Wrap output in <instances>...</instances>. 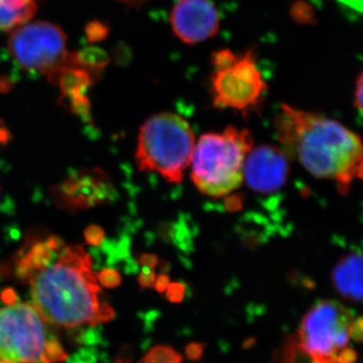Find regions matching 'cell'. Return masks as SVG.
<instances>
[{
    "mask_svg": "<svg viewBox=\"0 0 363 363\" xmlns=\"http://www.w3.org/2000/svg\"><path fill=\"white\" fill-rule=\"evenodd\" d=\"M274 128L285 154L316 178L337 184L341 194L362 178V140L338 121L281 104Z\"/></svg>",
    "mask_w": 363,
    "mask_h": 363,
    "instance_id": "cell-2",
    "label": "cell"
},
{
    "mask_svg": "<svg viewBox=\"0 0 363 363\" xmlns=\"http://www.w3.org/2000/svg\"><path fill=\"white\" fill-rule=\"evenodd\" d=\"M7 50L16 65L33 75L57 73L68 63L65 33L59 26L45 21L14 28Z\"/></svg>",
    "mask_w": 363,
    "mask_h": 363,
    "instance_id": "cell-7",
    "label": "cell"
},
{
    "mask_svg": "<svg viewBox=\"0 0 363 363\" xmlns=\"http://www.w3.org/2000/svg\"><path fill=\"white\" fill-rule=\"evenodd\" d=\"M67 357L54 327L30 303L0 307V363H60Z\"/></svg>",
    "mask_w": 363,
    "mask_h": 363,
    "instance_id": "cell-4",
    "label": "cell"
},
{
    "mask_svg": "<svg viewBox=\"0 0 363 363\" xmlns=\"http://www.w3.org/2000/svg\"><path fill=\"white\" fill-rule=\"evenodd\" d=\"M354 106L362 111V75L360 74L357 79V89H355Z\"/></svg>",
    "mask_w": 363,
    "mask_h": 363,
    "instance_id": "cell-18",
    "label": "cell"
},
{
    "mask_svg": "<svg viewBox=\"0 0 363 363\" xmlns=\"http://www.w3.org/2000/svg\"><path fill=\"white\" fill-rule=\"evenodd\" d=\"M339 1L350 6L351 9H358V11H360V4H362L360 0H339Z\"/></svg>",
    "mask_w": 363,
    "mask_h": 363,
    "instance_id": "cell-20",
    "label": "cell"
},
{
    "mask_svg": "<svg viewBox=\"0 0 363 363\" xmlns=\"http://www.w3.org/2000/svg\"><path fill=\"white\" fill-rule=\"evenodd\" d=\"M190 124L175 113L156 114L138 133L136 162L143 171L155 172L169 183H181L195 147Z\"/></svg>",
    "mask_w": 363,
    "mask_h": 363,
    "instance_id": "cell-5",
    "label": "cell"
},
{
    "mask_svg": "<svg viewBox=\"0 0 363 363\" xmlns=\"http://www.w3.org/2000/svg\"><path fill=\"white\" fill-rule=\"evenodd\" d=\"M185 286L181 284L175 283L168 286V296L169 300L173 303H180L185 297Z\"/></svg>",
    "mask_w": 363,
    "mask_h": 363,
    "instance_id": "cell-16",
    "label": "cell"
},
{
    "mask_svg": "<svg viewBox=\"0 0 363 363\" xmlns=\"http://www.w3.org/2000/svg\"><path fill=\"white\" fill-rule=\"evenodd\" d=\"M169 21L178 39L188 45L214 37L220 26L218 11L210 0H178Z\"/></svg>",
    "mask_w": 363,
    "mask_h": 363,
    "instance_id": "cell-9",
    "label": "cell"
},
{
    "mask_svg": "<svg viewBox=\"0 0 363 363\" xmlns=\"http://www.w3.org/2000/svg\"><path fill=\"white\" fill-rule=\"evenodd\" d=\"M252 149V133L235 126L203 135L193 150L191 180L209 197L230 194L245 181L243 169Z\"/></svg>",
    "mask_w": 363,
    "mask_h": 363,
    "instance_id": "cell-3",
    "label": "cell"
},
{
    "mask_svg": "<svg viewBox=\"0 0 363 363\" xmlns=\"http://www.w3.org/2000/svg\"><path fill=\"white\" fill-rule=\"evenodd\" d=\"M354 319L352 311L337 301H319L303 318L296 336L310 357L339 362V354L350 344Z\"/></svg>",
    "mask_w": 363,
    "mask_h": 363,
    "instance_id": "cell-8",
    "label": "cell"
},
{
    "mask_svg": "<svg viewBox=\"0 0 363 363\" xmlns=\"http://www.w3.org/2000/svg\"><path fill=\"white\" fill-rule=\"evenodd\" d=\"M38 0H0V33L25 25L38 9Z\"/></svg>",
    "mask_w": 363,
    "mask_h": 363,
    "instance_id": "cell-12",
    "label": "cell"
},
{
    "mask_svg": "<svg viewBox=\"0 0 363 363\" xmlns=\"http://www.w3.org/2000/svg\"><path fill=\"white\" fill-rule=\"evenodd\" d=\"M290 167L285 152L274 145L253 147L245 161L243 180L259 194H272L285 185Z\"/></svg>",
    "mask_w": 363,
    "mask_h": 363,
    "instance_id": "cell-10",
    "label": "cell"
},
{
    "mask_svg": "<svg viewBox=\"0 0 363 363\" xmlns=\"http://www.w3.org/2000/svg\"><path fill=\"white\" fill-rule=\"evenodd\" d=\"M169 285V279L167 278V277H161L159 281H157V290H159L160 292H164V291L168 288Z\"/></svg>",
    "mask_w": 363,
    "mask_h": 363,
    "instance_id": "cell-19",
    "label": "cell"
},
{
    "mask_svg": "<svg viewBox=\"0 0 363 363\" xmlns=\"http://www.w3.org/2000/svg\"><path fill=\"white\" fill-rule=\"evenodd\" d=\"M332 284L344 300L360 303L362 300V257L351 252L339 260L332 272Z\"/></svg>",
    "mask_w": 363,
    "mask_h": 363,
    "instance_id": "cell-11",
    "label": "cell"
},
{
    "mask_svg": "<svg viewBox=\"0 0 363 363\" xmlns=\"http://www.w3.org/2000/svg\"><path fill=\"white\" fill-rule=\"evenodd\" d=\"M32 304L54 328L73 329L107 323L114 311L102 298L89 255L80 245H69L26 278Z\"/></svg>",
    "mask_w": 363,
    "mask_h": 363,
    "instance_id": "cell-1",
    "label": "cell"
},
{
    "mask_svg": "<svg viewBox=\"0 0 363 363\" xmlns=\"http://www.w3.org/2000/svg\"><path fill=\"white\" fill-rule=\"evenodd\" d=\"M183 357L169 346L160 345L145 355L143 363H182Z\"/></svg>",
    "mask_w": 363,
    "mask_h": 363,
    "instance_id": "cell-14",
    "label": "cell"
},
{
    "mask_svg": "<svg viewBox=\"0 0 363 363\" xmlns=\"http://www.w3.org/2000/svg\"><path fill=\"white\" fill-rule=\"evenodd\" d=\"M274 363H313V358L298 342L297 336L290 335L277 351Z\"/></svg>",
    "mask_w": 363,
    "mask_h": 363,
    "instance_id": "cell-13",
    "label": "cell"
},
{
    "mask_svg": "<svg viewBox=\"0 0 363 363\" xmlns=\"http://www.w3.org/2000/svg\"><path fill=\"white\" fill-rule=\"evenodd\" d=\"M214 70L210 77L213 104L218 108L250 113L259 109L267 90L252 50L236 55L221 50L212 55Z\"/></svg>",
    "mask_w": 363,
    "mask_h": 363,
    "instance_id": "cell-6",
    "label": "cell"
},
{
    "mask_svg": "<svg viewBox=\"0 0 363 363\" xmlns=\"http://www.w3.org/2000/svg\"><path fill=\"white\" fill-rule=\"evenodd\" d=\"M204 350V344L197 342L188 344L185 350L186 357L191 362H198V360L201 359Z\"/></svg>",
    "mask_w": 363,
    "mask_h": 363,
    "instance_id": "cell-15",
    "label": "cell"
},
{
    "mask_svg": "<svg viewBox=\"0 0 363 363\" xmlns=\"http://www.w3.org/2000/svg\"><path fill=\"white\" fill-rule=\"evenodd\" d=\"M362 318H355L353 323L350 326V339H353L355 342L360 343L362 340Z\"/></svg>",
    "mask_w": 363,
    "mask_h": 363,
    "instance_id": "cell-17",
    "label": "cell"
}]
</instances>
